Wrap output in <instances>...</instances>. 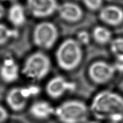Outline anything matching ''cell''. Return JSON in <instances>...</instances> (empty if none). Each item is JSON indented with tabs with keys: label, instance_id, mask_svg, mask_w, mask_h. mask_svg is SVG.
Masks as SVG:
<instances>
[{
	"label": "cell",
	"instance_id": "obj_21",
	"mask_svg": "<svg viewBox=\"0 0 123 123\" xmlns=\"http://www.w3.org/2000/svg\"><path fill=\"white\" fill-rule=\"evenodd\" d=\"M79 39V41L78 42L80 43V42H81L83 44L87 43L89 41V35L86 32H81L79 34L78 37Z\"/></svg>",
	"mask_w": 123,
	"mask_h": 123
},
{
	"label": "cell",
	"instance_id": "obj_8",
	"mask_svg": "<svg viewBox=\"0 0 123 123\" xmlns=\"http://www.w3.org/2000/svg\"><path fill=\"white\" fill-rule=\"evenodd\" d=\"M73 85L70 83L64 77L56 76L50 79L47 84V94L53 99H58L62 96L67 91L72 89Z\"/></svg>",
	"mask_w": 123,
	"mask_h": 123
},
{
	"label": "cell",
	"instance_id": "obj_2",
	"mask_svg": "<svg viewBox=\"0 0 123 123\" xmlns=\"http://www.w3.org/2000/svg\"><path fill=\"white\" fill-rule=\"evenodd\" d=\"M54 115L61 123H86L91 116L90 107L78 100L64 101L55 109Z\"/></svg>",
	"mask_w": 123,
	"mask_h": 123
},
{
	"label": "cell",
	"instance_id": "obj_12",
	"mask_svg": "<svg viewBox=\"0 0 123 123\" xmlns=\"http://www.w3.org/2000/svg\"><path fill=\"white\" fill-rule=\"evenodd\" d=\"M31 115L39 120H46L54 114L55 109L50 103L44 100L35 101L29 109Z\"/></svg>",
	"mask_w": 123,
	"mask_h": 123
},
{
	"label": "cell",
	"instance_id": "obj_6",
	"mask_svg": "<svg viewBox=\"0 0 123 123\" xmlns=\"http://www.w3.org/2000/svg\"><path fill=\"white\" fill-rule=\"evenodd\" d=\"M57 0H26V7L31 15L37 18H48L57 12Z\"/></svg>",
	"mask_w": 123,
	"mask_h": 123
},
{
	"label": "cell",
	"instance_id": "obj_26",
	"mask_svg": "<svg viewBox=\"0 0 123 123\" xmlns=\"http://www.w3.org/2000/svg\"></svg>",
	"mask_w": 123,
	"mask_h": 123
},
{
	"label": "cell",
	"instance_id": "obj_9",
	"mask_svg": "<svg viewBox=\"0 0 123 123\" xmlns=\"http://www.w3.org/2000/svg\"><path fill=\"white\" fill-rule=\"evenodd\" d=\"M115 71L113 65L104 62H97L91 66L90 74L94 81L103 83L111 79Z\"/></svg>",
	"mask_w": 123,
	"mask_h": 123
},
{
	"label": "cell",
	"instance_id": "obj_18",
	"mask_svg": "<svg viewBox=\"0 0 123 123\" xmlns=\"http://www.w3.org/2000/svg\"><path fill=\"white\" fill-rule=\"evenodd\" d=\"M86 6L91 9H97L100 7L102 0H84Z\"/></svg>",
	"mask_w": 123,
	"mask_h": 123
},
{
	"label": "cell",
	"instance_id": "obj_25",
	"mask_svg": "<svg viewBox=\"0 0 123 123\" xmlns=\"http://www.w3.org/2000/svg\"><path fill=\"white\" fill-rule=\"evenodd\" d=\"M5 1H14L15 0H5Z\"/></svg>",
	"mask_w": 123,
	"mask_h": 123
},
{
	"label": "cell",
	"instance_id": "obj_7",
	"mask_svg": "<svg viewBox=\"0 0 123 123\" xmlns=\"http://www.w3.org/2000/svg\"><path fill=\"white\" fill-rule=\"evenodd\" d=\"M23 87H15L10 90L6 95V103L12 111L19 112L25 109L28 99L34 92Z\"/></svg>",
	"mask_w": 123,
	"mask_h": 123
},
{
	"label": "cell",
	"instance_id": "obj_14",
	"mask_svg": "<svg viewBox=\"0 0 123 123\" xmlns=\"http://www.w3.org/2000/svg\"><path fill=\"white\" fill-rule=\"evenodd\" d=\"M100 18L110 25H118L123 20V12L116 6H108L101 11Z\"/></svg>",
	"mask_w": 123,
	"mask_h": 123
},
{
	"label": "cell",
	"instance_id": "obj_24",
	"mask_svg": "<svg viewBox=\"0 0 123 123\" xmlns=\"http://www.w3.org/2000/svg\"><path fill=\"white\" fill-rule=\"evenodd\" d=\"M102 123H116V122H104Z\"/></svg>",
	"mask_w": 123,
	"mask_h": 123
},
{
	"label": "cell",
	"instance_id": "obj_15",
	"mask_svg": "<svg viewBox=\"0 0 123 123\" xmlns=\"http://www.w3.org/2000/svg\"><path fill=\"white\" fill-rule=\"evenodd\" d=\"M93 37L97 42L105 43L109 42L111 38V32L105 27L98 26L93 31Z\"/></svg>",
	"mask_w": 123,
	"mask_h": 123
},
{
	"label": "cell",
	"instance_id": "obj_4",
	"mask_svg": "<svg viewBox=\"0 0 123 123\" xmlns=\"http://www.w3.org/2000/svg\"><path fill=\"white\" fill-rule=\"evenodd\" d=\"M50 58L42 52L31 54L25 60L22 72L27 78L40 81L48 74L51 69Z\"/></svg>",
	"mask_w": 123,
	"mask_h": 123
},
{
	"label": "cell",
	"instance_id": "obj_22",
	"mask_svg": "<svg viewBox=\"0 0 123 123\" xmlns=\"http://www.w3.org/2000/svg\"><path fill=\"white\" fill-rule=\"evenodd\" d=\"M6 14V9L3 5L0 2V19L3 18Z\"/></svg>",
	"mask_w": 123,
	"mask_h": 123
},
{
	"label": "cell",
	"instance_id": "obj_11",
	"mask_svg": "<svg viewBox=\"0 0 123 123\" xmlns=\"http://www.w3.org/2000/svg\"><path fill=\"white\" fill-rule=\"evenodd\" d=\"M57 12L61 18L69 22L78 21L82 15V10L79 6L68 2L59 5Z\"/></svg>",
	"mask_w": 123,
	"mask_h": 123
},
{
	"label": "cell",
	"instance_id": "obj_16",
	"mask_svg": "<svg viewBox=\"0 0 123 123\" xmlns=\"http://www.w3.org/2000/svg\"><path fill=\"white\" fill-rule=\"evenodd\" d=\"M16 36V31L9 28L6 25L0 23V46L3 45Z\"/></svg>",
	"mask_w": 123,
	"mask_h": 123
},
{
	"label": "cell",
	"instance_id": "obj_5",
	"mask_svg": "<svg viewBox=\"0 0 123 123\" xmlns=\"http://www.w3.org/2000/svg\"><path fill=\"white\" fill-rule=\"evenodd\" d=\"M59 31L54 23L42 22L35 27L33 33V42L42 49H49L54 46L58 40Z\"/></svg>",
	"mask_w": 123,
	"mask_h": 123
},
{
	"label": "cell",
	"instance_id": "obj_19",
	"mask_svg": "<svg viewBox=\"0 0 123 123\" xmlns=\"http://www.w3.org/2000/svg\"><path fill=\"white\" fill-rule=\"evenodd\" d=\"M115 70L123 72V55L116 56V59L113 65Z\"/></svg>",
	"mask_w": 123,
	"mask_h": 123
},
{
	"label": "cell",
	"instance_id": "obj_10",
	"mask_svg": "<svg viewBox=\"0 0 123 123\" xmlns=\"http://www.w3.org/2000/svg\"><path fill=\"white\" fill-rule=\"evenodd\" d=\"M20 68L14 59L6 58L0 65V79L7 84L12 83L18 79Z\"/></svg>",
	"mask_w": 123,
	"mask_h": 123
},
{
	"label": "cell",
	"instance_id": "obj_13",
	"mask_svg": "<svg viewBox=\"0 0 123 123\" xmlns=\"http://www.w3.org/2000/svg\"><path fill=\"white\" fill-rule=\"evenodd\" d=\"M8 18L14 26L18 27L23 26L26 21V9L18 3H14L10 6L8 11Z\"/></svg>",
	"mask_w": 123,
	"mask_h": 123
},
{
	"label": "cell",
	"instance_id": "obj_1",
	"mask_svg": "<svg viewBox=\"0 0 123 123\" xmlns=\"http://www.w3.org/2000/svg\"><path fill=\"white\" fill-rule=\"evenodd\" d=\"M91 116L104 122H123V97L117 93L103 92L97 94L90 106Z\"/></svg>",
	"mask_w": 123,
	"mask_h": 123
},
{
	"label": "cell",
	"instance_id": "obj_3",
	"mask_svg": "<svg viewBox=\"0 0 123 123\" xmlns=\"http://www.w3.org/2000/svg\"><path fill=\"white\" fill-rule=\"evenodd\" d=\"M56 62L60 68L65 71H71L79 65L82 58L80 44L72 39L65 40L57 49Z\"/></svg>",
	"mask_w": 123,
	"mask_h": 123
},
{
	"label": "cell",
	"instance_id": "obj_23",
	"mask_svg": "<svg viewBox=\"0 0 123 123\" xmlns=\"http://www.w3.org/2000/svg\"><path fill=\"white\" fill-rule=\"evenodd\" d=\"M86 123H102L100 122H99V121L97 120L96 119H90L89 120L88 122H87Z\"/></svg>",
	"mask_w": 123,
	"mask_h": 123
},
{
	"label": "cell",
	"instance_id": "obj_17",
	"mask_svg": "<svg viewBox=\"0 0 123 123\" xmlns=\"http://www.w3.org/2000/svg\"><path fill=\"white\" fill-rule=\"evenodd\" d=\"M111 48L116 56L123 55V38H118L112 42Z\"/></svg>",
	"mask_w": 123,
	"mask_h": 123
},
{
	"label": "cell",
	"instance_id": "obj_20",
	"mask_svg": "<svg viewBox=\"0 0 123 123\" xmlns=\"http://www.w3.org/2000/svg\"><path fill=\"white\" fill-rule=\"evenodd\" d=\"M8 116L9 114L7 110L2 106L0 105V123H3L6 122L8 118Z\"/></svg>",
	"mask_w": 123,
	"mask_h": 123
}]
</instances>
